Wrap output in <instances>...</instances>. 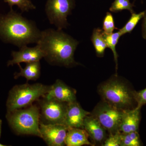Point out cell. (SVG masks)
<instances>
[{"label":"cell","instance_id":"obj_1","mask_svg":"<svg viewBox=\"0 0 146 146\" xmlns=\"http://www.w3.org/2000/svg\"><path fill=\"white\" fill-rule=\"evenodd\" d=\"M78 44V41L62 30L49 29L41 31L36 44L44 52V58L48 63L69 68L79 64L74 58Z\"/></svg>","mask_w":146,"mask_h":146},{"label":"cell","instance_id":"obj_2","mask_svg":"<svg viewBox=\"0 0 146 146\" xmlns=\"http://www.w3.org/2000/svg\"><path fill=\"white\" fill-rule=\"evenodd\" d=\"M41 31L33 21L24 18L13 9L7 14H0V39L19 47L37 44Z\"/></svg>","mask_w":146,"mask_h":146},{"label":"cell","instance_id":"obj_3","mask_svg":"<svg viewBox=\"0 0 146 146\" xmlns=\"http://www.w3.org/2000/svg\"><path fill=\"white\" fill-rule=\"evenodd\" d=\"M9 126L18 135H34L42 138L39 106L32 104L24 109L7 111L6 115Z\"/></svg>","mask_w":146,"mask_h":146},{"label":"cell","instance_id":"obj_4","mask_svg":"<svg viewBox=\"0 0 146 146\" xmlns=\"http://www.w3.org/2000/svg\"><path fill=\"white\" fill-rule=\"evenodd\" d=\"M50 86L41 83L30 84L27 83L16 85L11 89L7 101V111L21 109L31 105L33 102L38 101L44 97Z\"/></svg>","mask_w":146,"mask_h":146},{"label":"cell","instance_id":"obj_5","mask_svg":"<svg viewBox=\"0 0 146 146\" xmlns=\"http://www.w3.org/2000/svg\"><path fill=\"white\" fill-rule=\"evenodd\" d=\"M98 92L103 100L119 109H129L134 100L133 91L117 76L102 83Z\"/></svg>","mask_w":146,"mask_h":146},{"label":"cell","instance_id":"obj_6","mask_svg":"<svg viewBox=\"0 0 146 146\" xmlns=\"http://www.w3.org/2000/svg\"><path fill=\"white\" fill-rule=\"evenodd\" d=\"M74 0H48L45 11L50 23L61 30L69 25L67 17L74 8Z\"/></svg>","mask_w":146,"mask_h":146},{"label":"cell","instance_id":"obj_7","mask_svg":"<svg viewBox=\"0 0 146 146\" xmlns=\"http://www.w3.org/2000/svg\"><path fill=\"white\" fill-rule=\"evenodd\" d=\"M123 112V109L103 100L97 104L91 114L98 119L110 134L119 131Z\"/></svg>","mask_w":146,"mask_h":146},{"label":"cell","instance_id":"obj_8","mask_svg":"<svg viewBox=\"0 0 146 146\" xmlns=\"http://www.w3.org/2000/svg\"><path fill=\"white\" fill-rule=\"evenodd\" d=\"M42 98L39 100L40 121L45 124L65 125L67 103Z\"/></svg>","mask_w":146,"mask_h":146},{"label":"cell","instance_id":"obj_9","mask_svg":"<svg viewBox=\"0 0 146 146\" xmlns=\"http://www.w3.org/2000/svg\"><path fill=\"white\" fill-rule=\"evenodd\" d=\"M68 126L61 124H45L40 121L39 129L42 138L48 146L65 145Z\"/></svg>","mask_w":146,"mask_h":146},{"label":"cell","instance_id":"obj_10","mask_svg":"<svg viewBox=\"0 0 146 146\" xmlns=\"http://www.w3.org/2000/svg\"><path fill=\"white\" fill-rule=\"evenodd\" d=\"M12 59L7 62V66L19 65L21 63H31L39 61L44 57V53L38 44L30 48L27 46L20 48L18 51H12Z\"/></svg>","mask_w":146,"mask_h":146},{"label":"cell","instance_id":"obj_11","mask_svg":"<svg viewBox=\"0 0 146 146\" xmlns=\"http://www.w3.org/2000/svg\"><path fill=\"white\" fill-rule=\"evenodd\" d=\"M76 93L75 89L68 86L62 80L57 79L51 85L48 93L44 97L69 103L76 101Z\"/></svg>","mask_w":146,"mask_h":146},{"label":"cell","instance_id":"obj_12","mask_svg":"<svg viewBox=\"0 0 146 146\" xmlns=\"http://www.w3.org/2000/svg\"><path fill=\"white\" fill-rule=\"evenodd\" d=\"M91 114L84 110L77 101L69 103L67 104L65 125L68 127L84 129V119Z\"/></svg>","mask_w":146,"mask_h":146},{"label":"cell","instance_id":"obj_13","mask_svg":"<svg viewBox=\"0 0 146 146\" xmlns=\"http://www.w3.org/2000/svg\"><path fill=\"white\" fill-rule=\"evenodd\" d=\"M84 129L95 144L103 145L107 138V130L96 118L90 114L86 116L83 123Z\"/></svg>","mask_w":146,"mask_h":146},{"label":"cell","instance_id":"obj_14","mask_svg":"<svg viewBox=\"0 0 146 146\" xmlns=\"http://www.w3.org/2000/svg\"><path fill=\"white\" fill-rule=\"evenodd\" d=\"M141 108L123 110L119 131L124 133L138 131L141 121Z\"/></svg>","mask_w":146,"mask_h":146},{"label":"cell","instance_id":"obj_15","mask_svg":"<svg viewBox=\"0 0 146 146\" xmlns=\"http://www.w3.org/2000/svg\"><path fill=\"white\" fill-rule=\"evenodd\" d=\"M89 136L84 129L69 127L65 140L68 146H81L84 145L93 146L89 141Z\"/></svg>","mask_w":146,"mask_h":146},{"label":"cell","instance_id":"obj_16","mask_svg":"<svg viewBox=\"0 0 146 146\" xmlns=\"http://www.w3.org/2000/svg\"><path fill=\"white\" fill-rule=\"evenodd\" d=\"M20 69L19 72H15L14 78H18L23 77L26 78L27 81L30 80L35 81L39 78L41 74V65L39 61L26 63L25 68L21 67V65H18Z\"/></svg>","mask_w":146,"mask_h":146},{"label":"cell","instance_id":"obj_17","mask_svg":"<svg viewBox=\"0 0 146 146\" xmlns=\"http://www.w3.org/2000/svg\"><path fill=\"white\" fill-rule=\"evenodd\" d=\"M91 41L94 45L96 53L98 57H102L104 55L105 51L108 48L105 39V34L102 29H94L91 37Z\"/></svg>","mask_w":146,"mask_h":146},{"label":"cell","instance_id":"obj_18","mask_svg":"<svg viewBox=\"0 0 146 146\" xmlns=\"http://www.w3.org/2000/svg\"><path fill=\"white\" fill-rule=\"evenodd\" d=\"M121 133V146H141L143 145L138 131Z\"/></svg>","mask_w":146,"mask_h":146},{"label":"cell","instance_id":"obj_19","mask_svg":"<svg viewBox=\"0 0 146 146\" xmlns=\"http://www.w3.org/2000/svg\"><path fill=\"white\" fill-rule=\"evenodd\" d=\"M121 36L122 35L119 31L110 35L105 34L106 41L108 47L112 50L114 55V59L116 63V69H117L118 57L119 56L116 51V46L119 42V39Z\"/></svg>","mask_w":146,"mask_h":146},{"label":"cell","instance_id":"obj_20","mask_svg":"<svg viewBox=\"0 0 146 146\" xmlns=\"http://www.w3.org/2000/svg\"><path fill=\"white\" fill-rule=\"evenodd\" d=\"M145 11L139 13H131V16L122 28L119 30L122 35L127 33H131L139 21L143 18Z\"/></svg>","mask_w":146,"mask_h":146},{"label":"cell","instance_id":"obj_21","mask_svg":"<svg viewBox=\"0 0 146 146\" xmlns=\"http://www.w3.org/2000/svg\"><path fill=\"white\" fill-rule=\"evenodd\" d=\"M134 4L131 3L129 0H115L112 3L109 10L113 13H117L123 10H128L132 13H134Z\"/></svg>","mask_w":146,"mask_h":146},{"label":"cell","instance_id":"obj_22","mask_svg":"<svg viewBox=\"0 0 146 146\" xmlns=\"http://www.w3.org/2000/svg\"><path fill=\"white\" fill-rule=\"evenodd\" d=\"M4 2L8 4L11 9H12L13 6L16 5L22 12H28L30 10L36 9V7L31 2V0H4Z\"/></svg>","mask_w":146,"mask_h":146},{"label":"cell","instance_id":"obj_23","mask_svg":"<svg viewBox=\"0 0 146 146\" xmlns=\"http://www.w3.org/2000/svg\"><path fill=\"white\" fill-rule=\"evenodd\" d=\"M115 29H118L115 27L113 16L111 13L108 12L103 22V31L105 34L110 35L113 33Z\"/></svg>","mask_w":146,"mask_h":146},{"label":"cell","instance_id":"obj_24","mask_svg":"<svg viewBox=\"0 0 146 146\" xmlns=\"http://www.w3.org/2000/svg\"><path fill=\"white\" fill-rule=\"evenodd\" d=\"M121 133L119 131L114 133H110L105 141L102 146H121Z\"/></svg>","mask_w":146,"mask_h":146},{"label":"cell","instance_id":"obj_25","mask_svg":"<svg viewBox=\"0 0 146 146\" xmlns=\"http://www.w3.org/2000/svg\"><path fill=\"white\" fill-rule=\"evenodd\" d=\"M134 100L137 102L136 107L141 108L146 104V88L139 91H133Z\"/></svg>","mask_w":146,"mask_h":146},{"label":"cell","instance_id":"obj_26","mask_svg":"<svg viewBox=\"0 0 146 146\" xmlns=\"http://www.w3.org/2000/svg\"><path fill=\"white\" fill-rule=\"evenodd\" d=\"M144 19L142 24V35L144 39H146V10L145 11Z\"/></svg>","mask_w":146,"mask_h":146},{"label":"cell","instance_id":"obj_27","mask_svg":"<svg viewBox=\"0 0 146 146\" xmlns=\"http://www.w3.org/2000/svg\"><path fill=\"white\" fill-rule=\"evenodd\" d=\"M2 125V121L0 119V138H1V133Z\"/></svg>","mask_w":146,"mask_h":146},{"label":"cell","instance_id":"obj_28","mask_svg":"<svg viewBox=\"0 0 146 146\" xmlns=\"http://www.w3.org/2000/svg\"><path fill=\"white\" fill-rule=\"evenodd\" d=\"M6 146V145H3V144L1 143H0V146Z\"/></svg>","mask_w":146,"mask_h":146}]
</instances>
